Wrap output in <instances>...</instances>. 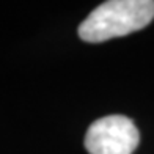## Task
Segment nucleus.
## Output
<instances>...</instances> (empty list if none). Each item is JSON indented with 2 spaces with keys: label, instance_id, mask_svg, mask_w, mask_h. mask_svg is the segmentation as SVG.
<instances>
[{
  "label": "nucleus",
  "instance_id": "f257e3e1",
  "mask_svg": "<svg viewBox=\"0 0 154 154\" xmlns=\"http://www.w3.org/2000/svg\"><path fill=\"white\" fill-rule=\"evenodd\" d=\"M152 19V0H110L90 13L79 27V36L87 43H102L142 30Z\"/></svg>",
  "mask_w": 154,
  "mask_h": 154
},
{
  "label": "nucleus",
  "instance_id": "f03ea898",
  "mask_svg": "<svg viewBox=\"0 0 154 154\" xmlns=\"http://www.w3.org/2000/svg\"><path fill=\"white\" fill-rule=\"evenodd\" d=\"M140 142L132 120L110 115L96 120L87 131L85 148L90 154H132Z\"/></svg>",
  "mask_w": 154,
  "mask_h": 154
}]
</instances>
